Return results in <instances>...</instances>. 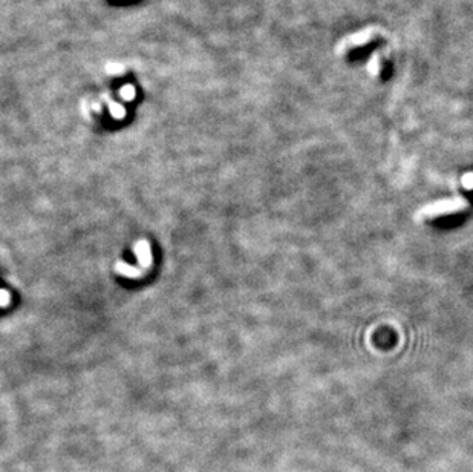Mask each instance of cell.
Instances as JSON below:
<instances>
[{"instance_id": "1", "label": "cell", "mask_w": 473, "mask_h": 472, "mask_svg": "<svg viewBox=\"0 0 473 472\" xmlns=\"http://www.w3.org/2000/svg\"><path fill=\"white\" fill-rule=\"evenodd\" d=\"M467 201L461 198L457 199H444V201H436L433 204L426 206L421 212L420 216H426V218H436V216H443V215H450V213H457L461 212L467 207Z\"/></svg>"}, {"instance_id": "2", "label": "cell", "mask_w": 473, "mask_h": 472, "mask_svg": "<svg viewBox=\"0 0 473 472\" xmlns=\"http://www.w3.org/2000/svg\"><path fill=\"white\" fill-rule=\"evenodd\" d=\"M103 2H106L109 5H115V6H126V5L136 3V2H139V0H103Z\"/></svg>"}, {"instance_id": "3", "label": "cell", "mask_w": 473, "mask_h": 472, "mask_svg": "<svg viewBox=\"0 0 473 472\" xmlns=\"http://www.w3.org/2000/svg\"><path fill=\"white\" fill-rule=\"evenodd\" d=\"M463 184L467 189H473V173H469V175L463 176Z\"/></svg>"}]
</instances>
